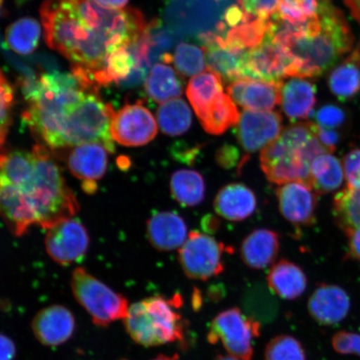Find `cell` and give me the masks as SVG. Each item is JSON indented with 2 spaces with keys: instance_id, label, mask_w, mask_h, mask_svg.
Returning a JSON list of instances; mask_svg holds the SVG:
<instances>
[{
  "instance_id": "obj_8",
  "label": "cell",
  "mask_w": 360,
  "mask_h": 360,
  "mask_svg": "<svg viewBox=\"0 0 360 360\" xmlns=\"http://www.w3.org/2000/svg\"><path fill=\"white\" fill-rule=\"evenodd\" d=\"M259 335L257 321L248 317L238 308H231L216 315L207 339L212 345L220 342L229 354L238 360H251L254 355L253 340Z\"/></svg>"
},
{
  "instance_id": "obj_50",
  "label": "cell",
  "mask_w": 360,
  "mask_h": 360,
  "mask_svg": "<svg viewBox=\"0 0 360 360\" xmlns=\"http://www.w3.org/2000/svg\"><path fill=\"white\" fill-rule=\"evenodd\" d=\"M151 360H179L177 354L172 355V356H168V355L160 354Z\"/></svg>"
},
{
  "instance_id": "obj_15",
  "label": "cell",
  "mask_w": 360,
  "mask_h": 360,
  "mask_svg": "<svg viewBox=\"0 0 360 360\" xmlns=\"http://www.w3.org/2000/svg\"><path fill=\"white\" fill-rule=\"evenodd\" d=\"M75 328L73 313L60 304L39 310L31 323L36 340L47 347H57L66 343L73 336Z\"/></svg>"
},
{
  "instance_id": "obj_33",
  "label": "cell",
  "mask_w": 360,
  "mask_h": 360,
  "mask_svg": "<svg viewBox=\"0 0 360 360\" xmlns=\"http://www.w3.org/2000/svg\"><path fill=\"white\" fill-rule=\"evenodd\" d=\"M41 28L39 22L31 18H22L6 30V41L13 51L30 55L38 47Z\"/></svg>"
},
{
  "instance_id": "obj_49",
  "label": "cell",
  "mask_w": 360,
  "mask_h": 360,
  "mask_svg": "<svg viewBox=\"0 0 360 360\" xmlns=\"http://www.w3.org/2000/svg\"><path fill=\"white\" fill-rule=\"evenodd\" d=\"M204 227L206 231L208 232H214L216 231V229L219 226V222L217 219H214L213 216H206L205 219H204Z\"/></svg>"
},
{
  "instance_id": "obj_42",
  "label": "cell",
  "mask_w": 360,
  "mask_h": 360,
  "mask_svg": "<svg viewBox=\"0 0 360 360\" xmlns=\"http://www.w3.org/2000/svg\"><path fill=\"white\" fill-rule=\"evenodd\" d=\"M344 170L348 186L360 188V148H354L345 155Z\"/></svg>"
},
{
  "instance_id": "obj_23",
  "label": "cell",
  "mask_w": 360,
  "mask_h": 360,
  "mask_svg": "<svg viewBox=\"0 0 360 360\" xmlns=\"http://www.w3.org/2000/svg\"><path fill=\"white\" fill-rule=\"evenodd\" d=\"M280 236L268 229L251 232L240 247L243 262L254 269H264L276 261L280 252Z\"/></svg>"
},
{
  "instance_id": "obj_19",
  "label": "cell",
  "mask_w": 360,
  "mask_h": 360,
  "mask_svg": "<svg viewBox=\"0 0 360 360\" xmlns=\"http://www.w3.org/2000/svg\"><path fill=\"white\" fill-rule=\"evenodd\" d=\"M281 84L244 79L229 84L226 90L233 101L244 109L269 111L281 105Z\"/></svg>"
},
{
  "instance_id": "obj_34",
  "label": "cell",
  "mask_w": 360,
  "mask_h": 360,
  "mask_svg": "<svg viewBox=\"0 0 360 360\" xmlns=\"http://www.w3.org/2000/svg\"><path fill=\"white\" fill-rule=\"evenodd\" d=\"M334 215L345 233L360 228V188L348 186L337 193Z\"/></svg>"
},
{
  "instance_id": "obj_4",
  "label": "cell",
  "mask_w": 360,
  "mask_h": 360,
  "mask_svg": "<svg viewBox=\"0 0 360 360\" xmlns=\"http://www.w3.org/2000/svg\"><path fill=\"white\" fill-rule=\"evenodd\" d=\"M314 19L292 25L274 15L269 37L290 61L289 77L314 78L325 74L354 46V36L343 13L321 0Z\"/></svg>"
},
{
  "instance_id": "obj_14",
  "label": "cell",
  "mask_w": 360,
  "mask_h": 360,
  "mask_svg": "<svg viewBox=\"0 0 360 360\" xmlns=\"http://www.w3.org/2000/svg\"><path fill=\"white\" fill-rule=\"evenodd\" d=\"M276 197L281 214L296 226L314 223L317 206V193L307 183L294 181L281 184Z\"/></svg>"
},
{
  "instance_id": "obj_40",
  "label": "cell",
  "mask_w": 360,
  "mask_h": 360,
  "mask_svg": "<svg viewBox=\"0 0 360 360\" xmlns=\"http://www.w3.org/2000/svg\"><path fill=\"white\" fill-rule=\"evenodd\" d=\"M332 346L337 353L360 356V335L355 333L338 332L332 338Z\"/></svg>"
},
{
  "instance_id": "obj_13",
  "label": "cell",
  "mask_w": 360,
  "mask_h": 360,
  "mask_svg": "<svg viewBox=\"0 0 360 360\" xmlns=\"http://www.w3.org/2000/svg\"><path fill=\"white\" fill-rule=\"evenodd\" d=\"M89 245L86 229L78 220L72 218L49 229L45 238L48 255L61 265H69L82 259Z\"/></svg>"
},
{
  "instance_id": "obj_30",
  "label": "cell",
  "mask_w": 360,
  "mask_h": 360,
  "mask_svg": "<svg viewBox=\"0 0 360 360\" xmlns=\"http://www.w3.org/2000/svg\"><path fill=\"white\" fill-rule=\"evenodd\" d=\"M156 120L165 134L179 136L191 129L192 112L183 98H173L161 103L156 112Z\"/></svg>"
},
{
  "instance_id": "obj_35",
  "label": "cell",
  "mask_w": 360,
  "mask_h": 360,
  "mask_svg": "<svg viewBox=\"0 0 360 360\" xmlns=\"http://www.w3.org/2000/svg\"><path fill=\"white\" fill-rule=\"evenodd\" d=\"M173 63L179 73L186 77L200 74L207 65L205 49L193 44L179 43L174 51Z\"/></svg>"
},
{
  "instance_id": "obj_7",
  "label": "cell",
  "mask_w": 360,
  "mask_h": 360,
  "mask_svg": "<svg viewBox=\"0 0 360 360\" xmlns=\"http://www.w3.org/2000/svg\"><path fill=\"white\" fill-rule=\"evenodd\" d=\"M70 286L76 301L86 310L94 325L107 327L127 315L128 300L91 276L86 269L74 270Z\"/></svg>"
},
{
  "instance_id": "obj_6",
  "label": "cell",
  "mask_w": 360,
  "mask_h": 360,
  "mask_svg": "<svg viewBox=\"0 0 360 360\" xmlns=\"http://www.w3.org/2000/svg\"><path fill=\"white\" fill-rule=\"evenodd\" d=\"M174 302L152 296L129 306L123 321L135 343L148 348L184 341L186 323L175 310Z\"/></svg>"
},
{
  "instance_id": "obj_38",
  "label": "cell",
  "mask_w": 360,
  "mask_h": 360,
  "mask_svg": "<svg viewBox=\"0 0 360 360\" xmlns=\"http://www.w3.org/2000/svg\"><path fill=\"white\" fill-rule=\"evenodd\" d=\"M13 90L0 70V146L6 141L12 123Z\"/></svg>"
},
{
  "instance_id": "obj_18",
  "label": "cell",
  "mask_w": 360,
  "mask_h": 360,
  "mask_svg": "<svg viewBox=\"0 0 360 360\" xmlns=\"http://www.w3.org/2000/svg\"><path fill=\"white\" fill-rule=\"evenodd\" d=\"M206 56L207 67L221 77L225 84L241 79V62L244 52L229 48L224 39L214 30L198 35Z\"/></svg>"
},
{
  "instance_id": "obj_10",
  "label": "cell",
  "mask_w": 360,
  "mask_h": 360,
  "mask_svg": "<svg viewBox=\"0 0 360 360\" xmlns=\"http://www.w3.org/2000/svg\"><path fill=\"white\" fill-rule=\"evenodd\" d=\"M290 61L280 45L269 34L257 47L244 53L241 62V79L281 83L289 77Z\"/></svg>"
},
{
  "instance_id": "obj_48",
  "label": "cell",
  "mask_w": 360,
  "mask_h": 360,
  "mask_svg": "<svg viewBox=\"0 0 360 360\" xmlns=\"http://www.w3.org/2000/svg\"><path fill=\"white\" fill-rule=\"evenodd\" d=\"M345 3L347 6L351 15L360 24V0H345Z\"/></svg>"
},
{
  "instance_id": "obj_51",
  "label": "cell",
  "mask_w": 360,
  "mask_h": 360,
  "mask_svg": "<svg viewBox=\"0 0 360 360\" xmlns=\"http://www.w3.org/2000/svg\"><path fill=\"white\" fill-rule=\"evenodd\" d=\"M214 360H238V359L231 356V355H218Z\"/></svg>"
},
{
  "instance_id": "obj_9",
  "label": "cell",
  "mask_w": 360,
  "mask_h": 360,
  "mask_svg": "<svg viewBox=\"0 0 360 360\" xmlns=\"http://www.w3.org/2000/svg\"><path fill=\"white\" fill-rule=\"evenodd\" d=\"M226 246L214 238L192 231L179 249L180 266L188 278L205 281L219 276L224 269Z\"/></svg>"
},
{
  "instance_id": "obj_20",
  "label": "cell",
  "mask_w": 360,
  "mask_h": 360,
  "mask_svg": "<svg viewBox=\"0 0 360 360\" xmlns=\"http://www.w3.org/2000/svg\"><path fill=\"white\" fill-rule=\"evenodd\" d=\"M147 238L151 245L160 251L179 249L188 238L184 219L174 211H160L147 222Z\"/></svg>"
},
{
  "instance_id": "obj_45",
  "label": "cell",
  "mask_w": 360,
  "mask_h": 360,
  "mask_svg": "<svg viewBox=\"0 0 360 360\" xmlns=\"http://www.w3.org/2000/svg\"><path fill=\"white\" fill-rule=\"evenodd\" d=\"M16 355V346L10 337L0 334V360H13Z\"/></svg>"
},
{
  "instance_id": "obj_24",
  "label": "cell",
  "mask_w": 360,
  "mask_h": 360,
  "mask_svg": "<svg viewBox=\"0 0 360 360\" xmlns=\"http://www.w3.org/2000/svg\"><path fill=\"white\" fill-rule=\"evenodd\" d=\"M268 285L274 295L287 300L303 295L308 280L303 269L290 260L281 259L269 269Z\"/></svg>"
},
{
  "instance_id": "obj_41",
  "label": "cell",
  "mask_w": 360,
  "mask_h": 360,
  "mask_svg": "<svg viewBox=\"0 0 360 360\" xmlns=\"http://www.w3.org/2000/svg\"><path fill=\"white\" fill-rule=\"evenodd\" d=\"M315 119L321 127L334 129L345 123V112L340 107L328 105L318 110Z\"/></svg>"
},
{
  "instance_id": "obj_29",
  "label": "cell",
  "mask_w": 360,
  "mask_h": 360,
  "mask_svg": "<svg viewBox=\"0 0 360 360\" xmlns=\"http://www.w3.org/2000/svg\"><path fill=\"white\" fill-rule=\"evenodd\" d=\"M223 80L214 72L193 77L188 82L186 96L197 117L204 112L219 94H223Z\"/></svg>"
},
{
  "instance_id": "obj_2",
  "label": "cell",
  "mask_w": 360,
  "mask_h": 360,
  "mask_svg": "<svg viewBox=\"0 0 360 360\" xmlns=\"http://www.w3.org/2000/svg\"><path fill=\"white\" fill-rule=\"evenodd\" d=\"M22 88L27 102L22 118L49 147L100 143L114 153L110 127L115 112L89 79L74 72L46 74L25 81Z\"/></svg>"
},
{
  "instance_id": "obj_32",
  "label": "cell",
  "mask_w": 360,
  "mask_h": 360,
  "mask_svg": "<svg viewBox=\"0 0 360 360\" xmlns=\"http://www.w3.org/2000/svg\"><path fill=\"white\" fill-rule=\"evenodd\" d=\"M269 28L270 19H252L229 29L223 39L229 48L244 52L245 49L257 47L262 43L267 37Z\"/></svg>"
},
{
  "instance_id": "obj_39",
  "label": "cell",
  "mask_w": 360,
  "mask_h": 360,
  "mask_svg": "<svg viewBox=\"0 0 360 360\" xmlns=\"http://www.w3.org/2000/svg\"><path fill=\"white\" fill-rule=\"evenodd\" d=\"M237 2L247 15L268 20L278 13L281 0H237Z\"/></svg>"
},
{
  "instance_id": "obj_52",
  "label": "cell",
  "mask_w": 360,
  "mask_h": 360,
  "mask_svg": "<svg viewBox=\"0 0 360 360\" xmlns=\"http://www.w3.org/2000/svg\"><path fill=\"white\" fill-rule=\"evenodd\" d=\"M2 2H3V0H0V6H1Z\"/></svg>"
},
{
  "instance_id": "obj_47",
  "label": "cell",
  "mask_w": 360,
  "mask_h": 360,
  "mask_svg": "<svg viewBox=\"0 0 360 360\" xmlns=\"http://www.w3.org/2000/svg\"><path fill=\"white\" fill-rule=\"evenodd\" d=\"M98 4L111 10H121L129 3V0H96Z\"/></svg>"
},
{
  "instance_id": "obj_26",
  "label": "cell",
  "mask_w": 360,
  "mask_h": 360,
  "mask_svg": "<svg viewBox=\"0 0 360 360\" xmlns=\"http://www.w3.org/2000/svg\"><path fill=\"white\" fill-rule=\"evenodd\" d=\"M331 92L342 101L356 96L360 90V43L353 52L336 67L328 78Z\"/></svg>"
},
{
  "instance_id": "obj_44",
  "label": "cell",
  "mask_w": 360,
  "mask_h": 360,
  "mask_svg": "<svg viewBox=\"0 0 360 360\" xmlns=\"http://www.w3.org/2000/svg\"><path fill=\"white\" fill-rule=\"evenodd\" d=\"M315 129H316L319 142L326 148V150L328 153L334 152L338 143L340 141V134L333 129L323 128L317 124L315 126Z\"/></svg>"
},
{
  "instance_id": "obj_37",
  "label": "cell",
  "mask_w": 360,
  "mask_h": 360,
  "mask_svg": "<svg viewBox=\"0 0 360 360\" xmlns=\"http://www.w3.org/2000/svg\"><path fill=\"white\" fill-rule=\"evenodd\" d=\"M264 360H306L305 351L295 337L277 335L265 347Z\"/></svg>"
},
{
  "instance_id": "obj_46",
  "label": "cell",
  "mask_w": 360,
  "mask_h": 360,
  "mask_svg": "<svg viewBox=\"0 0 360 360\" xmlns=\"http://www.w3.org/2000/svg\"><path fill=\"white\" fill-rule=\"evenodd\" d=\"M349 238L348 257L360 262V228L346 233Z\"/></svg>"
},
{
  "instance_id": "obj_22",
  "label": "cell",
  "mask_w": 360,
  "mask_h": 360,
  "mask_svg": "<svg viewBox=\"0 0 360 360\" xmlns=\"http://www.w3.org/2000/svg\"><path fill=\"white\" fill-rule=\"evenodd\" d=\"M316 86L305 78L292 77L281 86V105L283 114L292 122L306 120L316 103Z\"/></svg>"
},
{
  "instance_id": "obj_3",
  "label": "cell",
  "mask_w": 360,
  "mask_h": 360,
  "mask_svg": "<svg viewBox=\"0 0 360 360\" xmlns=\"http://www.w3.org/2000/svg\"><path fill=\"white\" fill-rule=\"evenodd\" d=\"M79 208L46 148L0 150V217L13 235H25L32 225L51 229Z\"/></svg>"
},
{
  "instance_id": "obj_12",
  "label": "cell",
  "mask_w": 360,
  "mask_h": 360,
  "mask_svg": "<svg viewBox=\"0 0 360 360\" xmlns=\"http://www.w3.org/2000/svg\"><path fill=\"white\" fill-rule=\"evenodd\" d=\"M283 118L277 111L245 110L236 124V137L247 159L269 145L283 131Z\"/></svg>"
},
{
  "instance_id": "obj_25",
  "label": "cell",
  "mask_w": 360,
  "mask_h": 360,
  "mask_svg": "<svg viewBox=\"0 0 360 360\" xmlns=\"http://www.w3.org/2000/svg\"><path fill=\"white\" fill-rule=\"evenodd\" d=\"M145 87L150 100L163 103L181 96L184 79L173 68L167 65L156 64L147 76Z\"/></svg>"
},
{
  "instance_id": "obj_5",
  "label": "cell",
  "mask_w": 360,
  "mask_h": 360,
  "mask_svg": "<svg viewBox=\"0 0 360 360\" xmlns=\"http://www.w3.org/2000/svg\"><path fill=\"white\" fill-rule=\"evenodd\" d=\"M315 126L300 121L292 124L261 150V169L269 182L281 186L300 181L311 186L313 161L328 153L319 142Z\"/></svg>"
},
{
  "instance_id": "obj_36",
  "label": "cell",
  "mask_w": 360,
  "mask_h": 360,
  "mask_svg": "<svg viewBox=\"0 0 360 360\" xmlns=\"http://www.w3.org/2000/svg\"><path fill=\"white\" fill-rule=\"evenodd\" d=\"M321 2V0H281L277 15L290 24L302 25L319 15Z\"/></svg>"
},
{
  "instance_id": "obj_1",
  "label": "cell",
  "mask_w": 360,
  "mask_h": 360,
  "mask_svg": "<svg viewBox=\"0 0 360 360\" xmlns=\"http://www.w3.org/2000/svg\"><path fill=\"white\" fill-rule=\"evenodd\" d=\"M40 15L49 47L98 88L110 58L139 42L148 26L136 8L111 10L96 0H45Z\"/></svg>"
},
{
  "instance_id": "obj_17",
  "label": "cell",
  "mask_w": 360,
  "mask_h": 360,
  "mask_svg": "<svg viewBox=\"0 0 360 360\" xmlns=\"http://www.w3.org/2000/svg\"><path fill=\"white\" fill-rule=\"evenodd\" d=\"M350 299L343 288L322 283L314 290L308 301V311L319 325H338L348 316Z\"/></svg>"
},
{
  "instance_id": "obj_28",
  "label": "cell",
  "mask_w": 360,
  "mask_h": 360,
  "mask_svg": "<svg viewBox=\"0 0 360 360\" xmlns=\"http://www.w3.org/2000/svg\"><path fill=\"white\" fill-rule=\"evenodd\" d=\"M169 186L174 200L184 207H195L205 199V179L196 170L175 171L171 176Z\"/></svg>"
},
{
  "instance_id": "obj_21",
  "label": "cell",
  "mask_w": 360,
  "mask_h": 360,
  "mask_svg": "<svg viewBox=\"0 0 360 360\" xmlns=\"http://www.w3.org/2000/svg\"><path fill=\"white\" fill-rule=\"evenodd\" d=\"M257 198L250 187L232 183L220 188L214 201L215 212L229 221H243L255 213Z\"/></svg>"
},
{
  "instance_id": "obj_31",
  "label": "cell",
  "mask_w": 360,
  "mask_h": 360,
  "mask_svg": "<svg viewBox=\"0 0 360 360\" xmlns=\"http://www.w3.org/2000/svg\"><path fill=\"white\" fill-rule=\"evenodd\" d=\"M345 170L341 162L330 153L319 155L311 165V186L319 195L334 192L343 184Z\"/></svg>"
},
{
  "instance_id": "obj_16",
  "label": "cell",
  "mask_w": 360,
  "mask_h": 360,
  "mask_svg": "<svg viewBox=\"0 0 360 360\" xmlns=\"http://www.w3.org/2000/svg\"><path fill=\"white\" fill-rule=\"evenodd\" d=\"M108 152L100 143H88L75 146L68 156V166L72 174L82 180L83 190L94 193L98 180L105 174L108 168Z\"/></svg>"
},
{
  "instance_id": "obj_27",
  "label": "cell",
  "mask_w": 360,
  "mask_h": 360,
  "mask_svg": "<svg viewBox=\"0 0 360 360\" xmlns=\"http://www.w3.org/2000/svg\"><path fill=\"white\" fill-rule=\"evenodd\" d=\"M240 116L236 103L229 94L223 93L215 98L198 119L207 133L220 135L236 126Z\"/></svg>"
},
{
  "instance_id": "obj_11",
  "label": "cell",
  "mask_w": 360,
  "mask_h": 360,
  "mask_svg": "<svg viewBox=\"0 0 360 360\" xmlns=\"http://www.w3.org/2000/svg\"><path fill=\"white\" fill-rule=\"evenodd\" d=\"M157 133V120L141 101L124 105L115 112L111 123L112 141L124 146H146Z\"/></svg>"
},
{
  "instance_id": "obj_43",
  "label": "cell",
  "mask_w": 360,
  "mask_h": 360,
  "mask_svg": "<svg viewBox=\"0 0 360 360\" xmlns=\"http://www.w3.org/2000/svg\"><path fill=\"white\" fill-rule=\"evenodd\" d=\"M216 161L223 168L231 169L238 164V169L245 165L244 158L240 156V150L232 146H224L216 153Z\"/></svg>"
}]
</instances>
